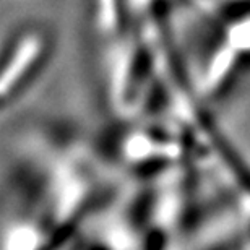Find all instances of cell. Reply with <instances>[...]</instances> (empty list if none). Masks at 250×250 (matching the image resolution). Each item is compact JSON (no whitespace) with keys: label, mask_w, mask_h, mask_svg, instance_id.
I'll return each instance as SVG.
<instances>
[{"label":"cell","mask_w":250,"mask_h":250,"mask_svg":"<svg viewBox=\"0 0 250 250\" xmlns=\"http://www.w3.org/2000/svg\"><path fill=\"white\" fill-rule=\"evenodd\" d=\"M42 44L39 36H31L21 39V44L8 54V57L0 63V104L13 96L17 88L21 84V80L28 72V65L33 59L28 56L34 49Z\"/></svg>","instance_id":"6da1fadb"}]
</instances>
